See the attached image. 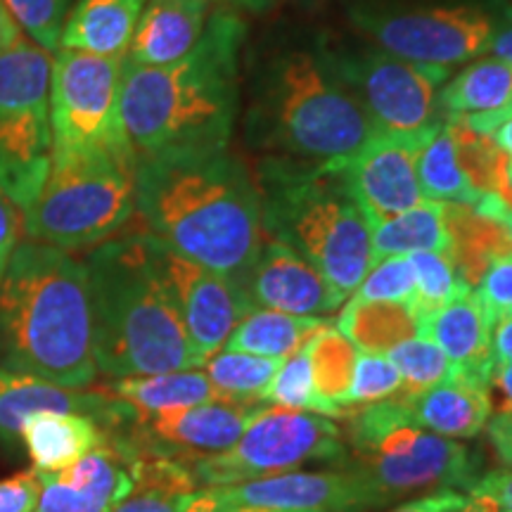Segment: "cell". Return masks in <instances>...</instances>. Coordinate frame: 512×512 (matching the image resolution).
Segmentation results:
<instances>
[{
	"mask_svg": "<svg viewBox=\"0 0 512 512\" xmlns=\"http://www.w3.org/2000/svg\"><path fill=\"white\" fill-rule=\"evenodd\" d=\"M491 143H494L498 150L503 152V155L512 157V114L510 117H505L501 124H498L494 131L489 133Z\"/></svg>",
	"mask_w": 512,
	"mask_h": 512,
	"instance_id": "cell-51",
	"label": "cell"
},
{
	"mask_svg": "<svg viewBox=\"0 0 512 512\" xmlns=\"http://www.w3.org/2000/svg\"><path fill=\"white\" fill-rule=\"evenodd\" d=\"M245 290L254 309H273L292 316L325 318L344 306V299L318 268L285 242L273 238L261 242Z\"/></svg>",
	"mask_w": 512,
	"mask_h": 512,
	"instance_id": "cell-20",
	"label": "cell"
},
{
	"mask_svg": "<svg viewBox=\"0 0 512 512\" xmlns=\"http://www.w3.org/2000/svg\"><path fill=\"white\" fill-rule=\"evenodd\" d=\"M472 292L482 302L486 316L491 320V328L498 318L512 313V252L496 256L479 275Z\"/></svg>",
	"mask_w": 512,
	"mask_h": 512,
	"instance_id": "cell-41",
	"label": "cell"
},
{
	"mask_svg": "<svg viewBox=\"0 0 512 512\" xmlns=\"http://www.w3.org/2000/svg\"><path fill=\"white\" fill-rule=\"evenodd\" d=\"M93 302L95 363L107 380L202 368L147 233L83 256Z\"/></svg>",
	"mask_w": 512,
	"mask_h": 512,
	"instance_id": "cell-4",
	"label": "cell"
},
{
	"mask_svg": "<svg viewBox=\"0 0 512 512\" xmlns=\"http://www.w3.org/2000/svg\"><path fill=\"white\" fill-rule=\"evenodd\" d=\"M418 181L425 200L475 207L484 192L475 188L460 159L451 124L444 121L418 157Z\"/></svg>",
	"mask_w": 512,
	"mask_h": 512,
	"instance_id": "cell-32",
	"label": "cell"
},
{
	"mask_svg": "<svg viewBox=\"0 0 512 512\" xmlns=\"http://www.w3.org/2000/svg\"><path fill=\"white\" fill-rule=\"evenodd\" d=\"M105 441V427L81 413H41L22 427V446L36 472L64 470Z\"/></svg>",
	"mask_w": 512,
	"mask_h": 512,
	"instance_id": "cell-25",
	"label": "cell"
},
{
	"mask_svg": "<svg viewBox=\"0 0 512 512\" xmlns=\"http://www.w3.org/2000/svg\"><path fill=\"white\" fill-rule=\"evenodd\" d=\"M147 0H76L64 19L60 50L124 60Z\"/></svg>",
	"mask_w": 512,
	"mask_h": 512,
	"instance_id": "cell-23",
	"label": "cell"
},
{
	"mask_svg": "<svg viewBox=\"0 0 512 512\" xmlns=\"http://www.w3.org/2000/svg\"><path fill=\"white\" fill-rule=\"evenodd\" d=\"M19 38V27L15 19L10 17L8 8H5V3L0 0V53H5L12 43H15Z\"/></svg>",
	"mask_w": 512,
	"mask_h": 512,
	"instance_id": "cell-50",
	"label": "cell"
},
{
	"mask_svg": "<svg viewBox=\"0 0 512 512\" xmlns=\"http://www.w3.org/2000/svg\"><path fill=\"white\" fill-rule=\"evenodd\" d=\"M415 275L408 256H387L375 261L358 290L349 299L354 302H394L413 304Z\"/></svg>",
	"mask_w": 512,
	"mask_h": 512,
	"instance_id": "cell-40",
	"label": "cell"
},
{
	"mask_svg": "<svg viewBox=\"0 0 512 512\" xmlns=\"http://www.w3.org/2000/svg\"><path fill=\"white\" fill-rule=\"evenodd\" d=\"M264 508L280 512H363L377 508L373 491L349 467L292 470L228 486H202L185 496L183 512Z\"/></svg>",
	"mask_w": 512,
	"mask_h": 512,
	"instance_id": "cell-14",
	"label": "cell"
},
{
	"mask_svg": "<svg viewBox=\"0 0 512 512\" xmlns=\"http://www.w3.org/2000/svg\"><path fill=\"white\" fill-rule=\"evenodd\" d=\"M285 358H266L221 349L204 363V373L223 399L264 403L268 387Z\"/></svg>",
	"mask_w": 512,
	"mask_h": 512,
	"instance_id": "cell-33",
	"label": "cell"
},
{
	"mask_svg": "<svg viewBox=\"0 0 512 512\" xmlns=\"http://www.w3.org/2000/svg\"><path fill=\"white\" fill-rule=\"evenodd\" d=\"M124 60L57 50L50 72L53 157L76 152H133L119 117Z\"/></svg>",
	"mask_w": 512,
	"mask_h": 512,
	"instance_id": "cell-11",
	"label": "cell"
},
{
	"mask_svg": "<svg viewBox=\"0 0 512 512\" xmlns=\"http://www.w3.org/2000/svg\"><path fill=\"white\" fill-rule=\"evenodd\" d=\"M304 349L311 356L313 380H316L320 399L337 408L339 415H344L342 399L349 389L358 349L349 342L347 335L337 330V325L328 323L313 332Z\"/></svg>",
	"mask_w": 512,
	"mask_h": 512,
	"instance_id": "cell-34",
	"label": "cell"
},
{
	"mask_svg": "<svg viewBox=\"0 0 512 512\" xmlns=\"http://www.w3.org/2000/svg\"><path fill=\"white\" fill-rule=\"evenodd\" d=\"M512 361V313L501 316L491 328V366Z\"/></svg>",
	"mask_w": 512,
	"mask_h": 512,
	"instance_id": "cell-47",
	"label": "cell"
},
{
	"mask_svg": "<svg viewBox=\"0 0 512 512\" xmlns=\"http://www.w3.org/2000/svg\"><path fill=\"white\" fill-rule=\"evenodd\" d=\"M401 394V375L392 361L384 354H368L358 351L354 373L347 394L342 399L344 413L354 408L370 406V403L394 399Z\"/></svg>",
	"mask_w": 512,
	"mask_h": 512,
	"instance_id": "cell-38",
	"label": "cell"
},
{
	"mask_svg": "<svg viewBox=\"0 0 512 512\" xmlns=\"http://www.w3.org/2000/svg\"><path fill=\"white\" fill-rule=\"evenodd\" d=\"M136 152L53 157L36 202L24 211L27 240L64 252L98 247L136 214Z\"/></svg>",
	"mask_w": 512,
	"mask_h": 512,
	"instance_id": "cell-8",
	"label": "cell"
},
{
	"mask_svg": "<svg viewBox=\"0 0 512 512\" xmlns=\"http://www.w3.org/2000/svg\"><path fill=\"white\" fill-rule=\"evenodd\" d=\"M337 330L347 335L358 351L387 354L396 344L418 337L420 323L411 304L347 299L339 313Z\"/></svg>",
	"mask_w": 512,
	"mask_h": 512,
	"instance_id": "cell-30",
	"label": "cell"
},
{
	"mask_svg": "<svg viewBox=\"0 0 512 512\" xmlns=\"http://www.w3.org/2000/svg\"><path fill=\"white\" fill-rule=\"evenodd\" d=\"M420 335L437 344L451 366L491 375V320L475 292L422 318Z\"/></svg>",
	"mask_w": 512,
	"mask_h": 512,
	"instance_id": "cell-24",
	"label": "cell"
},
{
	"mask_svg": "<svg viewBox=\"0 0 512 512\" xmlns=\"http://www.w3.org/2000/svg\"><path fill=\"white\" fill-rule=\"evenodd\" d=\"M439 105L444 119L508 110L512 105V64L498 57H477L444 83Z\"/></svg>",
	"mask_w": 512,
	"mask_h": 512,
	"instance_id": "cell-27",
	"label": "cell"
},
{
	"mask_svg": "<svg viewBox=\"0 0 512 512\" xmlns=\"http://www.w3.org/2000/svg\"><path fill=\"white\" fill-rule=\"evenodd\" d=\"M221 512H280V510H264V508H228Z\"/></svg>",
	"mask_w": 512,
	"mask_h": 512,
	"instance_id": "cell-53",
	"label": "cell"
},
{
	"mask_svg": "<svg viewBox=\"0 0 512 512\" xmlns=\"http://www.w3.org/2000/svg\"><path fill=\"white\" fill-rule=\"evenodd\" d=\"M339 74L349 81L377 131L420 133L437 131L444 124L439 93L453 69L396 57L368 46L335 53Z\"/></svg>",
	"mask_w": 512,
	"mask_h": 512,
	"instance_id": "cell-13",
	"label": "cell"
},
{
	"mask_svg": "<svg viewBox=\"0 0 512 512\" xmlns=\"http://www.w3.org/2000/svg\"><path fill=\"white\" fill-rule=\"evenodd\" d=\"M349 456L337 422L318 413L264 406L228 451L192 460L197 486H228L283 475L309 463L342 465Z\"/></svg>",
	"mask_w": 512,
	"mask_h": 512,
	"instance_id": "cell-10",
	"label": "cell"
},
{
	"mask_svg": "<svg viewBox=\"0 0 512 512\" xmlns=\"http://www.w3.org/2000/svg\"><path fill=\"white\" fill-rule=\"evenodd\" d=\"M439 131V128H437ZM437 131L375 133L356 155L344 157L347 174L370 226L399 216L425 200L418 181V157Z\"/></svg>",
	"mask_w": 512,
	"mask_h": 512,
	"instance_id": "cell-17",
	"label": "cell"
},
{
	"mask_svg": "<svg viewBox=\"0 0 512 512\" xmlns=\"http://www.w3.org/2000/svg\"><path fill=\"white\" fill-rule=\"evenodd\" d=\"M328 323L316 316H292V313L273 309H252L240 320L238 328L230 332L226 347L228 351L242 354L287 358L302 349L313 332Z\"/></svg>",
	"mask_w": 512,
	"mask_h": 512,
	"instance_id": "cell-31",
	"label": "cell"
},
{
	"mask_svg": "<svg viewBox=\"0 0 512 512\" xmlns=\"http://www.w3.org/2000/svg\"><path fill=\"white\" fill-rule=\"evenodd\" d=\"M211 12L209 0H147L124 60L140 67L183 60L200 43Z\"/></svg>",
	"mask_w": 512,
	"mask_h": 512,
	"instance_id": "cell-22",
	"label": "cell"
},
{
	"mask_svg": "<svg viewBox=\"0 0 512 512\" xmlns=\"http://www.w3.org/2000/svg\"><path fill=\"white\" fill-rule=\"evenodd\" d=\"M41 413H81L112 432L131 415V406L102 387L67 389L41 377L0 368V444H22L24 422Z\"/></svg>",
	"mask_w": 512,
	"mask_h": 512,
	"instance_id": "cell-19",
	"label": "cell"
},
{
	"mask_svg": "<svg viewBox=\"0 0 512 512\" xmlns=\"http://www.w3.org/2000/svg\"><path fill=\"white\" fill-rule=\"evenodd\" d=\"M264 238L285 242L347 302L373 268V226L342 159L266 157L256 171Z\"/></svg>",
	"mask_w": 512,
	"mask_h": 512,
	"instance_id": "cell-6",
	"label": "cell"
},
{
	"mask_svg": "<svg viewBox=\"0 0 512 512\" xmlns=\"http://www.w3.org/2000/svg\"><path fill=\"white\" fill-rule=\"evenodd\" d=\"M392 512H501L494 498L475 494V491H437L413 498L411 503H403Z\"/></svg>",
	"mask_w": 512,
	"mask_h": 512,
	"instance_id": "cell-42",
	"label": "cell"
},
{
	"mask_svg": "<svg viewBox=\"0 0 512 512\" xmlns=\"http://www.w3.org/2000/svg\"><path fill=\"white\" fill-rule=\"evenodd\" d=\"M415 275V297L411 309L418 316V323L453 299L472 292L460 275L456 261L448 252H415L408 254Z\"/></svg>",
	"mask_w": 512,
	"mask_h": 512,
	"instance_id": "cell-35",
	"label": "cell"
},
{
	"mask_svg": "<svg viewBox=\"0 0 512 512\" xmlns=\"http://www.w3.org/2000/svg\"><path fill=\"white\" fill-rule=\"evenodd\" d=\"M0 368L88 389L98 377L91 285L72 252L19 242L0 280Z\"/></svg>",
	"mask_w": 512,
	"mask_h": 512,
	"instance_id": "cell-3",
	"label": "cell"
},
{
	"mask_svg": "<svg viewBox=\"0 0 512 512\" xmlns=\"http://www.w3.org/2000/svg\"><path fill=\"white\" fill-rule=\"evenodd\" d=\"M486 434H489V444L496 451V456L501 458V463L505 467H512V408L491 415Z\"/></svg>",
	"mask_w": 512,
	"mask_h": 512,
	"instance_id": "cell-46",
	"label": "cell"
},
{
	"mask_svg": "<svg viewBox=\"0 0 512 512\" xmlns=\"http://www.w3.org/2000/svg\"><path fill=\"white\" fill-rule=\"evenodd\" d=\"M451 242L448 204L422 200L373 228V264L387 256H408L415 252L451 254Z\"/></svg>",
	"mask_w": 512,
	"mask_h": 512,
	"instance_id": "cell-28",
	"label": "cell"
},
{
	"mask_svg": "<svg viewBox=\"0 0 512 512\" xmlns=\"http://www.w3.org/2000/svg\"><path fill=\"white\" fill-rule=\"evenodd\" d=\"M41 496V479L34 470L0 482V512H34Z\"/></svg>",
	"mask_w": 512,
	"mask_h": 512,
	"instance_id": "cell-43",
	"label": "cell"
},
{
	"mask_svg": "<svg viewBox=\"0 0 512 512\" xmlns=\"http://www.w3.org/2000/svg\"><path fill=\"white\" fill-rule=\"evenodd\" d=\"M408 406L422 430L448 439H472L494 415L491 375L451 366L444 380L408 399Z\"/></svg>",
	"mask_w": 512,
	"mask_h": 512,
	"instance_id": "cell-21",
	"label": "cell"
},
{
	"mask_svg": "<svg viewBox=\"0 0 512 512\" xmlns=\"http://www.w3.org/2000/svg\"><path fill=\"white\" fill-rule=\"evenodd\" d=\"M261 403L214 399L174 411L133 413L107 437L136 453L176 460H200L228 451L261 411Z\"/></svg>",
	"mask_w": 512,
	"mask_h": 512,
	"instance_id": "cell-15",
	"label": "cell"
},
{
	"mask_svg": "<svg viewBox=\"0 0 512 512\" xmlns=\"http://www.w3.org/2000/svg\"><path fill=\"white\" fill-rule=\"evenodd\" d=\"M152 247L166 285L174 294L192 349L202 363H207L226 347L230 332L254 309L249 294L233 278L185 259L157 238H152Z\"/></svg>",
	"mask_w": 512,
	"mask_h": 512,
	"instance_id": "cell-16",
	"label": "cell"
},
{
	"mask_svg": "<svg viewBox=\"0 0 512 512\" xmlns=\"http://www.w3.org/2000/svg\"><path fill=\"white\" fill-rule=\"evenodd\" d=\"M489 53H491V57H498V60L512 64V22L496 24Z\"/></svg>",
	"mask_w": 512,
	"mask_h": 512,
	"instance_id": "cell-49",
	"label": "cell"
},
{
	"mask_svg": "<svg viewBox=\"0 0 512 512\" xmlns=\"http://www.w3.org/2000/svg\"><path fill=\"white\" fill-rule=\"evenodd\" d=\"M107 394L124 401L138 415L174 411V408L197 406L214 399H223L204 373V368L174 370V373L121 377L102 384Z\"/></svg>",
	"mask_w": 512,
	"mask_h": 512,
	"instance_id": "cell-26",
	"label": "cell"
},
{
	"mask_svg": "<svg viewBox=\"0 0 512 512\" xmlns=\"http://www.w3.org/2000/svg\"><path fill=\"white\" fill-rule=\"evenodd\" d=\"M136 451L107 437L74 465L57 472H36L41 496L34 512H112L133 489Z\"/></svg>",
	"mask_w": 512,
	"mask_h": 512,
	"instance_id": "cell-18",
	"label": "cell"
},
{
	"mask_svg": "<svg viewBox=\"0 0 512 512\" xmlns=\"http://www.w3.org/2000/svg\"><path fill=\"white\" fill-rule=\"evenodd\" d=\"M375 133V121L339 74L332 50L294 43L256 62L247 110V143L256 150L328 162L356 155Z\"/></svg>",
	"mask_w": 512,
	"mask_h": 512,
	"instance_id": "cell-5",
	"label": "cell"
},
{
	"mask_svg": "<svg viewBox=\"0 0 512 512\" xmlns=\"http://www.w3.org/2000/svg\"><path fill=\"white\" fill-rule=\"evenodd\" d=\"M470 491L494 498L501 512H512V467L486 472Z\"/></svg>",
	"mask_w": 512,
	"mask_h": 512,
	"instance_id": "cell-45",
	"label": "cell"
},
{
	"mask_svg": "<svg viewBox=\"0 0 512 512\" xmlns=\"http://www.w3.org/2000/svg\"><path fill=\"white\" fill-rule=\"evenodd\" d=\"M491 389L501 396V408L498 411H510L512 408V361L498 363L491 368Z\"/></svg>",
	"mask_w": 512,
	"mask_h": 512,
	"instance_id": "cell-48",
	"label": "cell"
},
{
	"mask_svg": "<svg viewBox=\"0 0 512 512\" xmlns=\"http://www.w3.org/2000/svg\"><path fill=\"white\" fill-rule=\"evenodd\" d=\"M50 72L53 55L24 36L0 53V192L22 214L53 164Z\"/></svg>",
	"mask_w": 512,
	"mask_h": 512,
	"instance_id": "cell-9",
	"label": "cell"
},
{
	"mask_svg": "<svg viewBox=\"0 0 512 512\" xmlns=\"http://www.w3.org/2000/svg\"><path fill=\"white\" fill-rule=\"evenodd\" d=\"M3 3L31 43L50 55L60 50L64 19L72 10L74 0H3Z\"/></svg>",
	"mask_w": 512,
	"mask_h": 512,
	"instance_id": "cell-39",
	"label": "cell"
},
{
	"mask_svg": "<svg viewBox=\"0 0 512 512\" xmlns=\"http://www.w3.org/2000/svg\"><path fill=\"white\" fill-rule=\"evenodd\" d=\"M351 24L373 46L437 67H460L489 53L496 19L477 5H358Z\"/></svg>",
	"mask_w": 512,
	"mask_h": 512,
	"instance_id": "cell-12",
	"label": "cell"
},
{
	"mask_svg": "<svg viewBox=\"0 0 512 512\" xmlns=\"http://www.w3.org/2000/svg\"><path fill=\"white\" fill-rule=\"evenodd\" d=\"M394 363L401 375L399 399H413L427 389L439 384L451 370V361L444 356L437 344L427 337H411L406 342L396 344L384 354Z\"/></svg>",
	"mask_w": 512,
	"mask_h": 512,
	"instance_id": "cell-37",
	"label": "cell"
},
{
	"mask_svg": "<svg viewBox=\"0 0 512 512\" xmlns=\"http://www.w3.org/2000/svg\"><path fill=\"white\" fill-rule=\"evenodd\" d=\"M209 3H226L230 8H245L252 12H266L271 10L278 0H209Z\"/></svg>",
	"mask_w": 512,
	"mask_h": 512,
	"instance_id": "cell-52",
	"label": "cell"
},
{
	"mask_svg": "<svg viewBox=\"0 0 512 512\" xmlns=\"http://www.w3.org/2000/svg\"><path fill=\"white\" fill-rule=\"evenodd\" d=\"M24 233V214L0 192V280L19 245V235Z\"/></svg>",
	"mask_w": 512,
	"mask_h": 512,
	"instance_id": "cell-44",
	"label": "cell"
},
{
	"mask_svg": "<svg viewBox=\"0 0 512 512\" xmlns=\"http://www.w3.org/2000/svg\"><path fill=\"white\" fill-rule=\"evenodd\" d=\"M264 403L268 406L290 408V411H304V413H318L325 418H339L337 408L320 399L316 380H313L311 356L304 347L294 351L280 363L278 373H275L271 387H268Z\"/></svg>",
	"mask_w": 512,
	"mask_h": 512,
	"instance_id": "cell-36",
	"label": "cell"
},
{
	"mask_svg": "<svg viewBox=\"0 0 512 512\" xmlns=\"http://www.w3.org/2000/svg\"><path fill=\"white\" fill-rule=\"evenodd\" d=\"M136 211L152 238L245 287L264 242L261 200L228 147L138 157Z\"/></svg>",
	"mask_w": 512,
	"mask_h": 512,
	"instance_id": "cell-1",
	"label": "cell"
},
{
	"mask_svg": "<svg viewBox=\"0 0 512 512\" xmlns=\"http://www.w3.org/2000/svg\"><path fill=\"white\" fill-rule=\"evenodd\" d=\"M247 24L233 8L211 12L192 53L164 67L124 60L119 117L136 157L226 150L240 110V50Z\"/></svg>",
	"mask_w": 512,
	"mask_h": 512,
	"instance_id": "cell-2",
	"label": "cell"
},
{
	"mask_svg": "<svg viewBox=\"0 0 512 512\" xmlns=\"http://www.w3.org/2000/svg\"><path fill=\"white\" fill-rule=\"evenodd\" d=\"M344 467L373 491L377 508L415 494L470 491L482 477V458L458 439L422 430L406 399H384L349 411Z\"/></svg>",
	"mask_w": 512,
	"mask_h": 512,
	"instance_id": "cell-7",
	"label": "cell"
},
{
	"mask_svg": "<svg viewBox=\"0 0 512 512\" xmlns=\"http://www.w3.org/2000/svg\"><path fill=\"white\" fill-rule=\"evenodd\" d=\"M197 489L188 463L176 458L136 453L133 489L112 512H183L185 496Z\"/></svg>",
	"mask_w": 512,
	"mask_h": 512,
	"instance_id": "cell-29",
	"label": "cell"
}]
</instances>
